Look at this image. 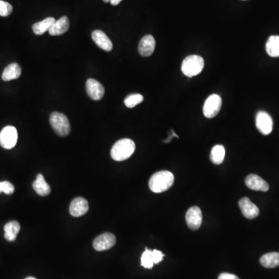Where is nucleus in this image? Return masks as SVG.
Returning <instances> with one entry per match:
<instances>
[{
  "instance_id": "f257e3e1",
  "label": "nucleus",
  "mask_w": 279,
  "mask_h": 279,
  "mask_svg": "<svg viewBox=\"0 0 279 279\" xmlns=\"http://www.w3.org/2000/svg\"><path fill=\"white\" fill-rule=\"evenodd\" d=\"M175 181V176L168 171H160L151 176L149 180L151 190L155 193H164L169 189Z\"/></svg>"
},
{
  "instance_id": "f03ea898",
  "label": "nucleus",
  "mask_w": 279,
  "mask_h": 279,
  "mask_svg": "<svg viewBox=\"0 0 279 279\" xmlns=\"http://www.w3.org/2000/svg\"><path fill=\"white\" fill-rule=\"evenodd\" d=\"M135 143L132 140L125 139L120 140L114 143L111 149L112 159L117 161H122L126 160L132 156L135 151Z\"/></svg>"
},
{
  "instance_id": "7ed1b4c3",
  "label": "nucleus",
  "mask_w": 279,
  "mask_h": 279,
  "mask_svg": "<svg viewBox=\"0 0 279 279\" xmlns=\"http://www.w3.org/2000/svg\"><path fill=\"white\" fill-rule=\"evenodd\" d=\"M203 59L199 55H189L183 60L181 71L185 76L194 77L201 73L204 68Z\"/></svg>"
},
{
  "instance_id": "20e7f679",
  "label": "nucleus",
  "mask_w": 279,
  "mask_h": 279,
  "mask_svg": "<svg viewBox=\"0 0 279 279\" xmlns=\"http://www.w3.org/2000/svg\"><path fill=\"white\" fill-rule=\"evenodd\" d=\"M50 123L58 135L68 136L71 132V125L68 117L61 113L53 112L50 116Z\"/></svg>"
},
{
  "instance_id": "39448f33",
  "label": "nucleus",
  "mask_w": 279,
  "mask_h": 279,
  "mask_svg": "<svg viewBox=\"0 0 279 279\" xmlns=\"http://www.w3.org/2000/svg\"><path fill=\"white\" fill-rule=\"evenodd\" d=\"M18 140L17 129L13 126L4 127L0 132V145L5 149H12L15 147Z\"/></svg>"
},
{
  "instance_id": "423d86ee",
  "label": "nucleus",
  "mask_w": 279,
  "mask_h": 279,
  "mask_svg": "<svg viewBox=\"0 0 279 279\" xmlns=\"http://www.w3.org/2000/svg\"><path fill=\"white\" fill-rule=\"evenodd\" d=\"M222 106V99L219 95L213 94L206 99L203 106V114L208 119H211L219 113Z\"/></svg>"
},
{
  "instance_id": "0eeeda50",
  "label": "nucleus",
  "mask_w": 279,
  "mask_h": 279,
  "mask_svg": "<svg viewBox=\"0 0 279 279\" xmlns=\"http://www.w3.org/2000/svg\"><path fill=\"white\" fill-rule=\"evenodd\" d=\"M256 126L263 135H268L273 130V120L271 116L264 111H260L256 116Z\"/></svg>"
},
{
  "instance_id": "6e6552de",
  "label": "nucleus",
  "mask_w": 279,
  "mask_h": 279,
  "mask_svg": "<svg viewBox=\"0 0 279 279\" xmlns=\"http://www.w3.org/2000/svg\"><path fill=\"white\" fill-rule=\"evenodd\" d=\"M116 238L111 233H104L97 237L93 241V247L98 251L109 250L115 245Z\"/></svg>"
},
{
  "instance_id": "1a4fd4ad",
  "label": "nucleus",
  "mask_w": 279,
  "mask_h": 279,
  "mask_svg": "<svg viewBox=\"0 0 279 279\" xmlns=\"http://www.w3.org/2000/svg\"><path fill=\"white\" fill-rule=\"evenodd\" d=\"M185 219L191 230H196L199 229L202 222V214L201 209L198 206H193L187 211Z\"/></svg>"
},
{
  "instance_id": "9d476101",
  "label": "nucleus",
  "mask_w": 279,
  "mask_h": 279,
  "mask_svg": "<svg viewBox=\"0 0 279 279\" xmlns=\"http://www.w3.org/2000/svg\"><path fill=\"white\" fill-rule=\"evenodd\" d=\"M87 94L92 100L95 101L101 100L105 95V89L100 81L94 79H89L86 81Z\"/></svg>"
},
{
  "instance_id": "9b49d317",
  "label": "nucleus",
  "mask_w": 279,
  "mask_h": 279,
  "mask_svg": "<svg viewBox=\"0 0 279 279\" xmlns=\"http://www.w3.org/2000/svg\"><path fill=\"white\" fill-rule=\"evenodd\" d=\"M88 210H89L88 201L82 197L74 199L70 204L69 211L72 217H81L85 215Z\"/></svg>"
},
{
  "instance_id": "f8f14e48",
  "label": "nucleus",
  "mask_w": 279,
  "mask_h": 279,
  "mask_svg": "<svg viewBox=\"0 0 279 279\" xmlns=\"http://www.w3.org/2000/svg\"><path fill=\"white\" fill-rule=\"evenodd\" d=\"M239 206L243 215L247 219H255L259 215V209L255 203H253L249 198L244 197L239 201Z\"/></svg>"
},
{
  "instance_id": "ddd939ff",
  "label": "nucleus",
  "mask_w": 279,
  "mask_h": 279,
  "mask_svg": "<svg viewBox=\"0 0 279 279\" xmlns=\"http://www.w3.org/2000/svg\"><path fill=\"white\" fill-rule=\"evenodd\" d=\"M156 42L153 36L146 35L142 38L138 46V51L142 57H149L152 55L155 50Z\"/></svg>"
},
{
  "instance_id": "4468645a",
  "label": "nucleus",
  "mask_w": 279,
  "mask_h": 279,
  "mask_svg": "<svg viewBox=\"0 0 279 279\" xmlns=\"http://www.w3.org/2000/svg\"><path fill=\"white\" fill-rule=\"evenodd\" d=\"M92 39L96 44L103 51L109 52L113 49V43L110 38H108L107 35L102 32V30H94L92 34Z\"/></svg>"
},
{
  "instance_id": "2eb2a0df",
  "label": "nucleus",
  "mask_w": 279,
  "mask_h": 279,
  "mask_svg": "<svg viewBox=\"0 0 279 279\" xmlns=\"http://www.w3.org/2000/svg\"><path fill=\"white\" fill-rule=\"evenodd\" d=\"M245 184L249 189L252 190L267 192L269 189V185L267 181H264L260 176H257L255 174H251L246 178Z\"/></svg>"
},
{
  "instance_id": "dca6fc26",
  "label": "nucleus",
  "mask_w": 279,
  "mask_h": 279,
  "mask_svg": "<svg viewBox=\"0 0 279 279\" xmlns=\"http://www.w3.org/2000/svg\"><path fill=\"white\" fill-rule=\"evenodd\" d=\"M68 29H69V20L67 17H62L55 21L48 30V32L51 36H59L66 33Z\"/></svg>"
},
{
  "instance_id": "f3484780",
  "label": "nucleus",
  "mask_w": 279,
  "mask_h": 279,
  "mask_svg": "<svg viewBox=\"0 0 279 279\" xmlns=\"http://www.w3.org/2000/svg\"><path fill=\"white\" fill-rule=\"evenodd\" d=\"M33 188L34 191L40 196H48L51 193V187L47 184L41 174H39L37 176L36 180L33 183Z\"/></svg>"
},
{
  "instance_id": "a211bd4d",
  "label": "nucleus",
  "mask_w": 279,
  "mask_h": 279,
  "mask_svg": "<svg viewBox=\"0 0 279 279\" xmlns=\"http://www.w3.org/2000/svg\"><path fill=\"white\" fill-rule=\"evenodd\" d=\"M20 66L17 63H12L9 64L2 72V79L3 81H8L17 80L21 76Z\"/></svg>"
},
{
  "instance_id": "6ab92c4d",
  "label": "nucleus",
  "mask_w": 279,
  "mask_h": 279,
  "mask_svg": "<svg viewBox=\"0 0 279 279\" xmlns=\"http://www.w3.org/2000/svg\"><path fill=\"white\" fill-rule=\"evenodd\" d=\"M20 230V226L17 221H10L4 226L5 238L8 241H14Z\"/></svg>"
},
{
  "instance_id": "aec40b11",
  "label": "nucleus",
  "mask_w": 279,
  "mask_h": 279,
  "mask_svg": "<svg viewBox=\"0 0 279 279\" xmlns=\"http://www.w3.org/2000/svg\"><path fill=\"white\" fill-rule=\"evenodd\" d=\"M260 263L264 268H276L279 266V253H267L260 258Z\"/></svg>"
},
{
  "instance_id": "412c9836",
  "label": "nucleus",
  "mask_w": 279,
  "mask_h": 279,
  "mask_svg": "<svg viewBox=\"0 0 279 279\" xmlns=\"http://www.w3.org/2000/svg\"><path fill=\"white\" fill-rule=\"evenodd\" d=\"M55 21L56 20L53 17H47L43 20L34 23L32 27L33 31L36 35H42L46 31H48L50 30Z\"/></svg>"
},
{
  "instance_id": "4be33fe9",
  "label": "nucleus",
  "mask_w": 279,
  "mask_h": 279,
  "mask_svg": "<svg viewBox=\"0 0 279 279\" xmlns=\"http://www.w3.org/2000/svg\"><path fill=\"white\" fill-rule=\"evenodd\" d=\"M266 52L270 57H279V36H271L266 43Z\"/></svg>"
},
{
  "instance_id": "5701e85b",
  "label": "nucleus",
  "mask_w": 279,
  "mask_h": 279,
  "mask_svg": "<svg viewBox=\"0 0 279 279\" xmlns=\"http://www.w3.org/2000/svg\"><path fill=\"white\" fill-rule=\"evenodd\" d=\"M225 158V148L223 145H216L213 147L210 155L212 162L215 164L223 163Z\"/></svg>"
},
{
  "instance_id": "b1692460",
  "label": "nucleus",
  "mask_w": 279,
  "mask_h": 279,
  "mask_svg": "<svg viewBox=\"0 0 279 279\" xmlns=\"http://www.w3.org/2000/svg\"><path fill=\"white\" fill-rule=\"evenodd\" d=\"M143 101V96L135 93V94H131L126 97L124 100V104L127 108H134L138 106V104L141 103Z\"/></svg>"
},
{
  "instance_id": "393cba45",
  "label": "nucleus",
  "mask_w": 279,
  "mask_h": 279,
  "mask_svg": "<svg viewBox=\"0 0 279 279\" xmlns=\"http://www.w3.org/2000/svg\"><path fill=\"white\" fill-rule=\"evenodd\" d=\"M140 264H141L143 268H149V269L153 268L155 263H154L152 251L146 248L145 251H144V252L143 253V255H142Z\"/></svg>"
},
{
  "instance_id": "a878e982",
  "label": "nucleus",
  "mask_w": 279,
  "mask_h": 279,
  "mask_svg": "<svg viewBox=\"0 0 279 279\" xmlns=\"http://www.w3.org/2000/svg\"><path fill=\"white\" fill-rule=\"evenodd\" d=\"M13 12V6L9 2L0 0V16L8 17Z\"/></svg>"
},
{
  "instance_id": "bb28decb",
  "label": "nucleus",
  "mask_w": 279,
  "mask_h": 279,
  "mask_svg": "<svg viewBox=\"0 0 279 279\" xmlns=\"http://www.w3.org/2000/svg\"><path fill=\"white\" fill-rule=\"evenodd\" d=\"M14 186L10 181H0V193H4L6 195H11L14 193Z\"/></svg>"
},
{
  "instance_id": "cd10ccee",
  "label": "nucleus",
  "mask_w": 279,
  "mask_h": 279,
  "mask_svg": "<svg viewBox=\"0 0 279 279\" xmlns=\"http://www.w3.org/2000/svg\"><path fill=\"white\" fill-rule=\"evenodd\" d=\"M152 255H153L154 263L155 264H158L160 261H162L164 257V254L161 251H158V250L152 251Z\"/></svg>"
},
{
  "instance_id": "c85d7f7f",
  "label": "nucleus",
  "mask_w": 279,
  "mask_h": 279,
  "mask_svg": "<svg viewBox=\"0 0 279 279\" xmlns=\"http://www.w3.org/2000/svg\"><path fill=\"white\" fill-rule=\"evenodd\" d=\"M218 279H239L238 276L233 274L230 273H222L219 275Z\"/></svg>"
},
{
  "instance_id": "c756f323",
  "label": "nucleus",
  "mask_w": 279,
  "mask_h": 279,
  "mask_svg": "<svg viewBox=\"0 0 279 279\" xmlns=\"http://www.w3.org/2000/svg\"><path fill=\"white\" fill-rule=\"evenodd\" d=\"M121 1H122V0H110V2L113 6H117L118 4H120Z\"/></svg>"
},
{
  "instance_id": "7c9ffc66",
  "label": "nucleus",
  "mask_w": 279,
  "mask_h": 279,
  "mask_svg": "<svg viewBox=\"0 0 279 279\" xmlns=\"http://www.w3.org/2000/svg\"><path fill=\"white\" fill-rule=\"evenodd\" d=\"M35 279V278H34V277H28V278H27V279Z\"/></svg>"
},
{
  "instance_id": "2f4dec72",
  "label": "nucleus",
  "mask_w": 279,
  "mask_h": 279,
  "mask_svg": "<svg viewBox=\"0 0 279 279\" xmlns=\"http://www.w3.org/2000/svg\"><path fill=\"white\" fill-rule=\"evenodd\" d=\"M110 0H103V2H110Z\"/></svg>"
}]
</instances>
